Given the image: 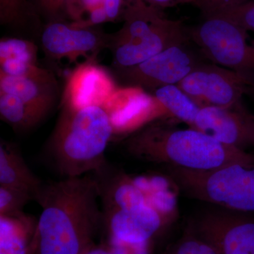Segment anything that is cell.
<instances>
[{"mask_svg": "<svg viewBox=\"0 0 254 254\" xmlns=\"http://www.w3.org/2000/svg\"><path fill=\"white\" fill-rule=\"evenodd\" d=\"M33 200L42 208L33 254H83L95 245L103 213L92 174L43 182Z\"/></svg>", "mask_w": 254, "mask_h": 254, "instance_id": "obj_1", "label": "cell"}, {"mask_svg": "<svg viewBox=\"0 0 254 254\" xmlns=\"http://www.w3.org/2000/svg\"><path fill=\"white\" fill-rule=\"evenodd\" d=\"M124 145L128 154L142 161L194 171H210L233 164L254 167V154L194 128H177L162 121L133 132Z\"/></svg>", "mask_w": 254, "mask_h": 254, "instance_id": "obj_2", "label": "cell"}, {"mask_svg": "<svg viewBox=\"0 0 254 254\" xmlns=\"http://www.w3.org/2000/svg\"><path fill=\"white\" fill-rule=\"evenodd\" d=\"M115 133L102 106L63 105L46 147V155L63 178L95 173L108 163L105 151Z\"/></svg>", "mask_w": 254, "mask_h": 254, "instance_id": "obj_3", "label": "cell"}, {"mask_svg": "<svg viewBox=\"0 0 254 254\" xmlns=\"http://www.w3.org/2000/svg\"><path fill=\"white\" fill-rule=\"evenodd\" d=\"M169 178L185 194L240 213H254V167L233 164L210 171L165 166Z\"/></svg>", "mask_w": 254, "mask_h": 254, "instance_id": "obj_4", "label": "cell"}, {"mask_svg": "<svg viewBox=\"0 0 254 254\" xmlns=\"http://www.w3.org/2000/svg\"><path fill=\"white\" fill-rule=\"evenodd\" d=\"M187 28L190 41L205 59L231 70L254 85V46L247 41V32L236 23L219 16H207Z\"/></svg>", "mask_w": 254, "mask_h": 254, "instance_id": "obj_5", "label": "cell"}, {"mask_svg": "<svg viewBox=\"0 0 254 254\" xmlns=\"http://www.w3.org/2000/svg\"><path fill=\"white\" fill-rule=\"evenodd\" d=\"M190 40L175 45L131 67L116 68L118 78L127 87L155 90L177 85L200 64L203 55L190 46Z\"/></svg>", "mask_w": 254, "mask_h": 254, "instance_id": "obj_6", "label": "cell"}, {"mask_svg": "<svg viewBox=\"0 0 254 254\" xmlns=\"http://www.w3.org/2000/svg\"><path fill=\"white\" fill-rule=\"evenodd\" d=\"M250 215L227 209L208 210L189 227L218 254H254V217Z\"/></svg>", "mask_w": 254, "mask_h": 254, "instance_id": "obj_7", "label": "cell"}, {"mask_svg": "<svg viewBox=\"0 0 254 254\" xmlns=\"http://www.w3.org/2000/svg\"><path fill=\"white\" fill-rule=\"evenodd\" d=\"M177 86L200 108H229L241 103L249 84L231 70L205 62Z\"/></svg>", "mask_w": 254, "mask_h": 254, "instance_id": "obj_8", "label": "cell"}, {"mask_svg": "<svg viewBox=\"0 0 254 254\" xmlns=\"http://www.w3.org/2000/svg\"><path fill=\"white\" fill-rule=\"evenodd\" d=\"M103 213L109 242L133 246L149 245L173 217L161 205L151 203Z\"/></svg>", "mask_w": 254, "mask_h": 254, "instance_id": "obj_9", "label": "cell"}, {"mask_svg": "<svg viewBox=\"0 0 254 254\" xmlns=\"http://www.w3.org/2000/svg\"><path fill=\"white\" fill-rule=\"evenodd\" d=\"M110 35L91 28L73 27L65 22L48 23L41 35V45L47 56L55 60L74 62L78 58L95 56L109 48Z\"/></svg>", "mask_w": 254, "mask_h": 254, "instance_id": "obj_10", "label": "cell"}, {"mask_svg": "<svg viewBox=\"0 0 254 254\" xmlns=\"http://www.w3.org/2000/svg\"><path fill=\"white\" fill-rule=\"evenodd\" d=\"M192 128L244 150L252 145L254 117L245 111L241 103L229 108L205 107L200 108Z\"/></svg>", "mask_w": 254, "mask_h": 254, "instance_id": "obj_11", "label": "cell"}, {"mask_svg": "<svg viewBox=\"0 0 254 254\" xmlns=\"http://www.w3.org/2000/svg\"><path fill=\"white\" fill-rule=\"evenodd\" d=\"M189 40L187 28L181 21L169 19L163 15L138 41L111 50L115 68L135 66L170 47Z\"/></svg>", "mask_w": 254, "mask_h": 254, "instance_id": "obj_12", "label": "cell"}, {"mask_svg": "<svg viewBox=\"0 0 254 254\" xmlns=\"http://www.w3.org/2000/svg\"><path fill=\"white\" fill-rule=\"evenodd\" d=\"M117 88L113 78L104 68L86 62L76 66L70 74L64 91L63 104L74 108L103 107Z\"/></svg>", "mask_w": 254, "mask_h": 254, "instance_id": "obj_13", "label": "cell"}, {"mask_svg": "<svg viewBox=\"0 0 254 254\" xmlns=\"http://www.w3.org/2000/svg\"><path fill=\"white\" fill-rule=\"evenodd\" d=\"M99 190L103 212L144 204L156 203L155 197L136 180L107 163L91 173ZM161 205V204H159Z\"/></svg>", "mask_w": 254, "mask_h": 254, "instance_id": "obj_14", "label": "cell"}, {"mask_svg": "<svg viewBox=\"0 0 254 254\" xmlns=\"http://www.w3.org/2000/svg\"><path fill=\"white\" fill-rule=\"evenodd\" d=\"M0 91L16 95L48 115L58 98L59 86L53 73L38 66L19 77L0 74Z\"/></svg>", "mask_w": 254, "mask_h": 254, "instance_id": "obj_15", "label": "cell"}, {"mask_svg": "<svg viewBox=\"0 0 254 254\" xmlns=\"http://www.w3.org/2000/svg\"><path fill=\"white\" fill-rule=\"evenodd\" d=\"M43 182L33 173L19 149L13 143L1 140L0 143V185L26 190L33 195Z\"/></svg>", "mask_w": 254, "mask_h": 254, "instance_id": "obj_16", "label": "cell"}, {"mask_svg": "<svg viewBox=\"0 0 254 254\" xmlns=\"http://www.w3.org/2000/svg\"><path fill=\"white\" fill-rule=\"evenodd\" d=\"M37 224L23 212L0 215V254H33Z\"/></svg>", "mask_w": 254, "mask_h": 254, "instance_id": "obj_17", "label": "cell"}, {"mask_svg": "<svg viewBox=\"0 0 254 254\" xmlns=\"http://www.w3.org/2000/svg\"><path fill=\"white\" fill-rule=\"evenodd\" d=\"M38 48L34 43L20 38H2L0 41V74L19 77L38 67Z\"/></svg>", "mask_w": 254, "mask_h": 254, "instance_id": "obj_18", "label": "cell"}, {"mask_svg": "<svg viewBox=\"0 0 254 254\" xmlns=\"http://www.w3.org/2000/svg\"><path fill=\"white\" fill-rule=\"evenodd\" d=\"M0 116L15 130L24 131L36 127L47 115L16 95L0 91Z\"/></svg>", "mask_w": 254, "mask_h": 254, "instance_id": "obj_19", "label": "cell"}, {"mask_svg": "<svg viewBox=\"0 0 254 254\" xmlns=\"http://www.w3.org/2000/svg\"><path fill=\"white\" fill-rule=\"evenodd\" d=\"M154 98L167 111L190 128L194 125L200 108L177 85H169L154 91Z\"/></svg>", "mask_w": 254, "mask_h": 254, "instance_id": "obj_20", "label": "cell"}, {"mask_svg": "<svg viewBox=\"0 0 254 254\" xmlns=\"http://www.w3.org/2000/svg\"><path fill=\"white\" fill-rule=\"evenodd\" d=\"M31 4L48 23L67 20L78 22L85 12L81 0H33Z\"/></svg>", "mask_w": 254, "mask_h": 254, "instance_id": "obj_21", "label": "cell"}, {"mask_svg": "<svg viewBox=\"0 0 254 254\" xmlns=\"http://www.w3.org/2000/svg\"><path fill=\"white\" fill-rule=\"evenodd\" d=\"M161 254H218L213 247L188 227L181 238Z\"/></svg>", "mask_w": 254, "mask_h": 254, "instance_id": "obj_22", "label": "cell"}, {"mask_svg": "<svg viewBox=\"0 0 254 254\" xmlns=\"http://www.w3.org/2000/svg\"><path fill=\"white\" fill-rule=\"evenodd\" d=\"M207 16L226 18L247 31L254 32V0H245L238 4L222 8L204 17Z\"/></svg>", "mask_w": 254, "mask_h": 254, "instance_id": "obj_23", "label": "cell"}, {"mask_svg": "<svg viewBox=\"0 0 254 254\" xmlns=\"http://www.w3.org/2000/svg\"><path fill=\"white\" fill-rule=\"evenodd\" d=\"M33 195L26 190L0 185V215H14L23 213V209Z\"/></svg>", "mask_w": 254, "mask_h": 254, "instance_id": "obj_24", "label": "cell"}, {"mask_svg": "<svg viewBox=\"0 0 254 254\" xmlns=\"http://www.w3.org/2000/svg\"><path fill=\"white\" fill-rule=\"evenodd\" d=\"M37 13L27 0H1V22L13 23L23 18V13Z\"/></svg>", "mask_w": 254, "mask_h": 254, "instance_id": "obj_25", "label": "cell"}, {"mask_svg": "<svg viewBox=\"0 0 254 254\" xmlns=\"http://www.w3.org/2000/svg\"><path fill=\"white\" fill-rule=\"evenodd\" d=\"M243 1L245 0H195L192 5L199 9L203 17L222 8L238 4Z\"/></svg>", "mask_w": 254, "mask_h": 254, "instance_id": "obj_26", "label": "cell"}, {"mask_svg": "<svg viewBox=\"0 0 254 254\" xmlns=\"http://www.w3.org/2000/svg\"><path fill=\"white\" fill-rule=\"evenodd\" d=\"M89 17L86 20L83 19L78 22L70 23L73 27L78 28H88L95 25L100 24L108 21V16L103 6L93 9L89 12Z\"/></svg>", "mask_w": 254, "mask_h": 254, "instance_id": "obj_27", "label": "cell"}, {"mask_svg": "<svg viewBox=\"0 0 254 254\" xmlns=\"http://www.w3.org/2000/svg\"><path fill=\"white\" fill-rule=\"evenodd\" d=\"M125 0H103V7L108 16V21H114L123 16Z\"/></svg>", "mask_w": 254, "mask_h": 254, "instance_id": "obj_28", "label": "cell"}, {"mask_svg": "<svg viewBox=\"0 0 254 254\" xmlns=\"http://www.w3.org/2000/svg\"><path fill=\"white\" fill-rule=\"evenodd\" d=\"M145 1L148 4L162 9L178 4H193L195 0H145Z\"/></svg>", "mask_w": 254, "mask_h": 254, "instance_id": "obj_29", "label": "cell"}, {"mask_svg": "<svg viewBox=\"0 0 254 254\" xmlns=\"http://www.w3.org/2000/svg\"><path fill=\"white\" fill-rule=\"evenodd\" d=\"M85 11L91 12L93 9L103 6V0H81Z\"/></svg>", "mask_w": 254, "mask_h": 254, "instance_id": "obj_30", "label": "cell"}, {"mask_svg": "<svg viewBox=\"0 0 254 254\" xmlns=\"http://www.w3.org/2000/svg\"><path fill=\"white\" fill-rule=\"evenodd\" d=\"M83 254H116L108 247H97L93 246L86 253Z\"/></svg>", "mask_w": 254, "mask_h": 254, "instance_id": "obj_31", "label": "cell"}, {"mask_svg": "<svg viewBox=\"0 0 254 254\" xmlns=\"http://www.w3.org/2000/svg\"><path fill=\"white\" fill-rule=\"evenodd\" d=\"M246 94L248 95L249 96H250L254 101V85H252V86H249L247 87Z\"/></svg>", "mask_w": 254, "mask_h": 254, "instance_id": "obj_32", "label": "cell"}, {"mask_svg": "<svg viewBox=\"0 0 254 254\" xmlns=\"http://www.w3.org/2000/svg\"><path fill=\"white\" fill-rule=\"evenodd\" d=\"M133 1H134V0H125V1H126L127 4H129V3L132 2Z\"/></svg>", "mask_w": 254, "mask_h": 254, "instance_id": "obj_33", "label": "cell"}, {"mask_svg": "<svg viewBox=\"0 0 254 254\" xmlns=\"http://www.w3.org/2000/svg\"><path fill=\"white\" fill-rule=\"evenodd\" d=\"M252 145H254V135H253V140H252Z\"/></svg>", "mask_w": 254, "mask_h": 254, "instance_id": "obj_34", "label": "cell"}]
</instances>
